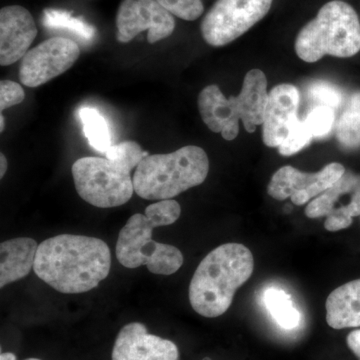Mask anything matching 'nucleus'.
Listing matches in <instances>:
<instances>
[{
    "mask_svg": "<svg viewBox=\"0 0 360 360\" xmlns=\"http://www.w3.org/2000/svg\"><path fill=\"white\" fill-rule=\"evenodd\" d=\"M110 266V250L101 239L59 234L40 243L33 270L58 292L77 295L96 288Z\"/></svg>",
    "mask_w": 360,
    "mask_h": 360,
    "instance_id": "nucleus-1",
    "label": "nucleus"
},
{
    "mask_svg": "<svg viewBox=\"0 0 360 360\" xmlns=\"http://www.w3.org/2000/svg\"><path fill=\"white\" fill-rule=\"evenodd\" d=\"M253 269L252 253L240 243H225L213 250L201 260L189 285L194 311L208 319L224 314Z\"/></svg>",
    "mask_w": 360,
    "mask_h": 360,
    "instance_id": "nucleus-2",
    "label": "nucleus"
},
{
    "mask_svg": "<svg viewBox=\"0 0 360 360\" xmlns=\"http://www.w3.org/2000/svg\"><path fill=\"white\" fill-rule=\"evenodd\" d=\"M106 158H82L71 172L78 195L99 208L117 207L135 193L131 172L148 155L135 141L111 146Z\"/></svg>",
    "mask_w": 360,
    "mask_h": 360,
    "instance_id": "nucleus-3",
    "label": "nucleus"
},
{
    "mask_svg": "<svg viewBox=\"0 0 360 360\" xmlns=\"http://www.w3.org/2000/svg\"><path fill=\"white\" fill-rule=\"evenodd\" d=\"M210 172L205 149L187 146L172 153L148 155L135 168L134 191L148 200H172L200 186Z\"/></svg>",
    "mask_w": 360,
    "mask_h": 360,
    "instance_id": "nucleus-4",
    "label": "nucleus"
},
{
    "mask_svg": "<svg viewBox=\"0 0 360 360\" xmlns=\"http://www.w3.org/2000/svg\"><path fill=\"white\" fill-rule=\"evenodd\" d=\"M360 51V22L347 2L333 0L321 7L316 18L298 33L295 52L305 63L326 56L352 58Z\"/></svg>",
    "mask_w": 360,
    "mask_h": 360,
    "instance_id": "nucleus-5",
    "label": "nucleus"
},
{
    "mask_svg": "<svg viewBox=\"0 0 360 360\" xmlns=\"http://www.w3.org/2000/svg\"><path fill=\"white\" fill-rule=\"evenodd\" d=\"M158 227V222L148 215L136 213L130 217L116 243L120 264L127 269L146 265L151 274L158 276L175 274L184 264V255L174 245L153 240V229Z\"/></svg>",
    "mask_w": 360,
    "mask_h": 360,
    "instance_id": "nucleus-6",
    "label": "nucleus"
},
{
    "mask_svg": "<svg viewBox=\"0 0 360 360\" xmlns=\"http://www.w3.org/2000/svg\"><path fill=\"white\" fill-rule=\"evenodd\" d=\"M274 0H217L201 23L206 44L219 47L231 44L262 20Z\"/></svg>",
    "mask_w": 360,
    "mask_h": 360,
    "instance_id": "nucleus-7",
    "label": "nucleus"
},
{
    "mask_svg": "<svg viewBox=\"0 0 360 360\" xmlns=\"http://www.w3.org/2000/svg\"><path fill=\"white\" fill-rule=\"evenodd\" d=\"M309 219L326 217L328 231H340L352 224L360 217V175L345 172L333 186L310 201L305 208Z\"/></svg>",
    "mask_w": 360,
    "mask_h": 360,
    "instance_id": "nucleus-8",
    "label": "nucleus"
},
{
    "mask_svg": "<svg viewBox=\"0 0 360 360\" xmlns=\"http://www.w3.org/2000/svg\"><path fill=\"white\" fill-rule=\"evenodd\" d=\"M80 56L77 42L52 37L30 49L21 60L20 79L27 87H39L65 73Z\"/></svg>",
    "mask_w": 360,
    "mask_h": 360,
    "instance_id": "nucleus-9",
    "label": "nucleus"
},
{
    "mask_svg": "<svg viewBox=\"0 0 360 360\" xmlns=\"http://www.w3.org/2000/svg\"><path fill=\"white\" fill-rule=\"evenodd\" d=\"M116 37L122 44L131 41L144 30H148L149 44H156L172 34L175 20L156 0H122L116 15Z\"/></svg>",
    "mask_w": 360,
    "mask_h": 360,
    "instance_id": "nucleus-10",
    "label": "nucleus"
},
{
    "mask_svg": "<svg viewBox=\"0 0 360 360\" xmlns=\"http://www.w3.org/2000/svg\"><path fill=\"white\" fill-rule=\"evenodd\" d=\"M269 94L267 79L264 71L251 70L246 73L243 89L238 96H231L225 101L226 127L221 136L225 141H233L238 135L239 120H243L246 131L255 132L257 125L264 123Z\"/></svg>",
    "mask_w": 360,
    "mask_h": 360,
    "instance_id": "nucleus-11",
    "label": "nucleus"
},
{
    "mask_svg": "<svg viewBox=\"0 0 360 360\" xmlns=\"http://www.w3.org/2000/svg\"><path fill=\"white\" fill-rule=\"evenodd\" d=\"M340 163H329L321 172L307 174L292 167H283L272 175L267 193L272 198H290L293 205H303L324 193L345 174Z\"/></svg>",
    "mask_w": 360,
    "mask_h": 360,
    "instance_id": "nucleus-12",
    "label": "nucleus"
},
{
    "mask_svg": "<svg viewBox=\"0 0 360 360\" xmlns=\"http://www.w3.org/2000/svg\"><path fill=\"white\" fill-rule=\"evenodd\" d=\"M172 341L150 335L144 324L130 322L120 329L112 350V360H179Z\"/></svg>",
    "mask_w": 360,
    "mask_h": 360,
    "instance_id": "nucleus-13",
    "label": "nucleus"
},
{
    "mask_svg": "<svg viewBox=\"0 0 360 360\" xmlns=\"http://www.w3.org/2000/svg\"><path fill=\"white\" fill-rule=\"evenodd\" d=\"M37 35L32 13L20 6L0 11V65L7 66L25 58Z\"/></svg>",
    "mask_w": 360,
    "mask_h": 360,
    "instance_id": "nucleus-14",
    "label": "nucleus"
},
{
    "mask_svg": "<svg viewBox=\"0 0 360 360\" xmlns=\"http://www.w3.org/2000/svg\"><path fill=\"white\" fill-rule=\"evenodd\" d=\"M300 94L292 84H279L269 94L262 139L265 146L279 148L297 118Z\"/></svg>",
    "mask_w": 360,
    "mask_h": 360,
    "instance_id": "nucleus-15",
    "label": "nucleus"
},
{
    "mask_svg": "<svg viewBox=\"0 0 360 360\" xmlns=\"http://www.w3.org/2000/svg\"><path fill=\"white\" fill-rule=\"evenodd\" d=\"M37 245L34 239H9L0 245V288L20 281L34 266Z\"/></svg>",
    "mask_w": 360,
    "mask_h": 360,
    "instance_id": "nucleus-16",
    "label": "nucleus"
},
{
    "mask_svg": "<svg viewBox=\"0 0 360 360\" xmlns=\"http://www.w3.org/2000/svg\"><path fill=\"white\" fill-rule=\"evenodd\" d=\"M326 321L335 329L360 328V279L333 290L326 303Z\"/></svg>",
    "mask_w": 360,
    "mask_h": 360,
    "instance_id": "nucleus-17",
    "label": "nucleus"
},
{
    "mask_svg": "<svg viewBox=\"0 0 360 360\" xmlns=\"http://www.w3.org/2000/svg\"><path fill=\"white\" fill-rule=\"evenodd\" d=\"M335 127L336 139L343 148L354 149L360 146V91L350 96Z\"/></svg>",
    "mask_w": 360,
    "mask_h": 360,
    "instance_id": "nucleus-18",
    "label": "nucleus"
},
{
    "mask_svg": "<svg viewBox=\"0 0 360 360\" xmlns=\"http://www.w3.org/2000/svg\"><path fill=\"white\" fill-rule=\"evenodd\" d=\"M264 300L269 314L279 326L285 329L297 328L302 315L293 305L290 295L285 291L271 288L265 291Z\"/></svg>",
    "mask_w": 360,
    "mask_h": 360,
    "instance_id": "nucleus-19",
    "label": "nucleus"
},
{
    "mask_svg": "<svg viewBox=\"0 0 360 360\" xmlns=\"http://www.w3.org/2000/svg\"><path fill=\"white\" fill-rule=\"evenodd\" d=\"M42 23L45 27L53 30H65L72 33L84 41H91L96 30L82 18H73L71 13L61 9H45Z\"/></svg>",
    "mask_w": 360,
    "mask_h": 360,
    "instance_id": "nucleus-20",
    "label": "nucleus"
},
{
    "mask_svg": "<svg viewBox=\"0 0 360 360\" xmlns=\"http://www.w3.org/2000/svg\"><path fill=\"white\" fill-rule=\"evenodd\" d=\"M84 124L85 137L89 139L90 146L101 153H108L111 148L110 127L105 118L94 108H84L78 112Z\"/></svg>",
    "mask_w": 360,
    "mask_h": 360,
    "instance_id": "nucleus-21",
    "label": "nucleus"
},
{
    "mask_svg": "<svg viewBox=\"0 0 360 360\" xmlns=\"http://www.w3.org/2000/svg\"><path fill=\"white\" fill-rule=\"evenodd\" d=\"M312 139L314 136L307 122L297 120L288 132V137L279 146V153L284 156L295 155L309 146Z\"/></svg>",
    "mask_w": 360,
    "mask_h": 360,
    "instance_id": "nucleus-22",
    "label": "nucleus"
},
{
    "mask_svg": "<svg viewBox=\"0 0 360 360\" xmlns=\"http://www.w3.org/2000/svg\"><path fill=\"white\" fill-rule=\"evenodd\" d=\"M309 96L316 106L338 110L343 101L342 91L335 85L326 82H315L309 87Z\"/></svg>",
    "mask_w": 360,
    "mask_h": 360,
    "instance_id": "nucleus-23",
    "label": "nucleus"
},
{
    "mask_svg": "<svg viewBox=\"0 0 360 360\" xmlns=\"http://www.w3.org/2000/svg\"><path fill=\"white\" fill-rule=\"evenodd\" d=\"M304 120L309 124L314 139H321L333 130L335 122V110L326 106H315Z\"/></svg>",
    "mask_w": 360,
    "mask_h": 360,
    "instance_id": "nucleus-24",
    "label": "nucleus"
},
{
    "mask_svg": "<svg viewBox=\"0 0 360 360\" xmlns=\"http://www.w3.org/2000/svg\"><path fill=\"white\" fill-rule=\"evenodd\" d=\"M168 13L181 20L193 21L200 18L205 11L201 0H156Z\"/></svg>",
    "mask_w": 360,
    "mask_h": 360,
    "instance_id": "nucleus-25",
    "label": "nucleus"
},
{
    "mask_svg": "<svg viewBox=\"0 0 360 360\" xmlns=\"http://www.w3.org/2000/svg\"><path fill=\"white\" fill-rule=\"evenodd\" d=\"M25 98V92L20 84L11 80L0 82V110L4 111L11 106L18 105Z\"/></svg>",
    "mask_w": 360,
    "mask_h": 360,
    "instance_id": "nucleus-26",
    "label": "nucleus"
},
{
    "mask_svg": "<svg viewBox=\"0 0 360 360\" xmlns=\"http://www.w3.org/2000/svg\"><path fill=\"white\" fill-rule=\"evenodd\" d=\"M347 345L349 349L360 360V329L352 331L347 336Z\"/></svg>",
    "mask_w": 360,
    "mask_h": 360,
    "instance_id": "nucleus-27",
    "label": "nucleus"
},
{
    "mask_svg": "<svg viewBox=\"0 0 360 360\" xmlns=\"http://www.w3.org/2000/svg\"><path fill=\"white\" fill-rule=\"evenodd\" d=\"M0 163H1V165H0V179H4L6 174L7 167H8V163H7L6 158L4 153L0 155Z\"/></svg>",
    "mask_w": 360,
    "mask_h": 360,
    "instance_id": "nucleus-28",
    "label": "nucleus"
},
{
    "mask_svg": "<svg viewBox=\"0 0 360 360\" xmlns=\"http://www.w3.org/2000/svg\"><path fill=\"white\" fill-rule=\"evenodd\" d=\"M0 360H16V356L13 352H4L0 354Z\"/></svg>",
    "mask_w": 360,
    "mask_h": 360,
    "instance_id": "nucleus-29",
    "label": "nucleus"
},
{
    "mask_svg": "<svg viewBox=\"0 0 360 360\" xmlns=\"http://www.w3.org/2000/svg\"><path fill=\"white\" fill-rule=\"evenodd\" d=\"M0 122H1V124H0V131L2 132L4 130V127H6V122H4V117L2 115L0 116Z\"/></svg>",
    "mask_w": 360,
    "mask_h": 360,
    "instance_id": "nucleus-30",
    "label": "nucleus"
},
{
    "mask_svg": "<svg viewBox=\"0 0 360 360\" xmlns=\"http://www.w3.org/2000/svg\"><path fill=\"white\" fill-rule=\"evenodd\" d=\"M25 360H40L39 359H25Z\"/></svg>",
    "mask_w": 360,
    "mask_h": 360,
    "instance_id": "nucleus-31",
    "label": "nucleus"
},
{
    "mask_svg": "<svg viewBox=\"0 0 360 360\" xmlns=\"http://www.w3.org/2000/svg\"><path fill=\"white\" fill-rule=\"evenodd\" d=\"M205 360H210V359H205Z\"/></svg>",
    "mask_w": 360,
    "mask_h": 360,
    "instance_id": "nucleus-32",
    "label": "nucleus"
}]
</instances>
